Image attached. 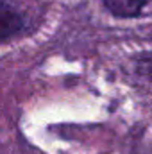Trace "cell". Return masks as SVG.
I'll use <instances>...</instances> for the list:
<instances>
[{
    "label": "cell",
    "mask_w": 152,
    "mask_h": 154,
    "mask_svg": "<svg viewBox=\"0 0 152 154\" xmlns=\"http://www.w3.org/2000/svg\"><path fill=\"white\" fill-rule=\"evenodd\" d=\"M106 9L116 18H134L138 16L149 0H102Z\"/></svg>",
    "instance_id": "cell-2"
},
{
    "label": "cell",
    "mask_w": 152,
    "mask_h": 154,
    "mask_svg": "<svg viewBox=\"0 0 152 154\" xmlns=\"http://www.w3.org/2000/svg\"><path fill=\"white\" fill-rule=\"evenodd\" d=\"M23 29V18L11 5L0 2V41L20 34Z\"/></svg>",
    "instance_id": "cell-1"
},
{
    "label": "cell",
    "mask_w": 152,
    "mask_h": 154,
    "mask_svg": "<svg viewBox=\"0 0 152 154\" xmlns=\"http://www.w3.org/2000/svg\"><path fill=\"white\" fill-rule=\"evenodd\" d=\"M138 68H140L141 74L152 77V61H149V59H147V61H141V63L138 65Z\"/></svg>",
    "instance_id": "cell-3"
}]
</instances>
